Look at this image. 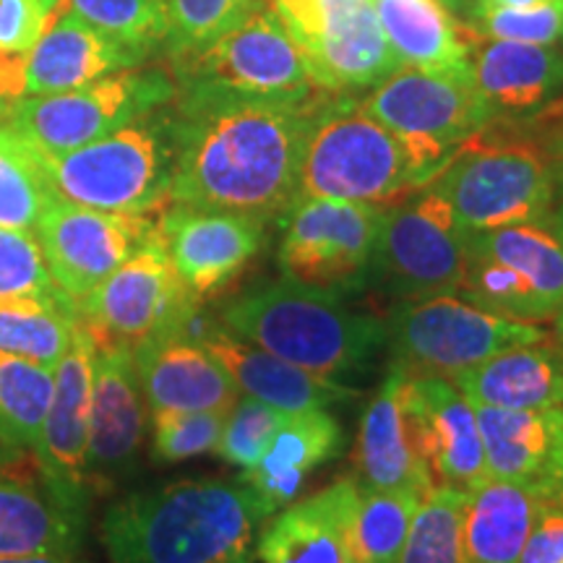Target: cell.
<instances>
[{
	"label": "cell",
	"mask_w": 563,
	"mask_h": 563,
	"mask_svg": "<svg viewBox=\"0 0 563 563\" xmlns=\"http://www.w3.org/2000/svg\"><path fill=\"white\" fill-rule=\"evenodd\" d=\"M321 95L306 102L175 97L170 203L279 220L298 199L302 150Z\"/></svg>",
	"instance_id": "obj_1"
},
{
	"label": "cell",
	"mask_w": 563,
	"mask_h": 563,
	"mask_svg": "<svg viewBox=\"0 0 563 563\" xmlns=\"http://www.w3.org/2000/svg\"><path fill=\"white\" fill-rule=\"evenodd\" d=\"M269 517L243 481L186 477L118 498L100 534L112 563H253Z\"/></svg>",
	"instance_id": "obj_2"
},
{
	"label": "cell",
	"mask_w": 563,
	"mask_h": 563,
	"mask_svg": "<svg viewBox=\"0 0 563 563\" xmlns=\"http://www.w3.org/2000/svg\"><path fill=\"white\" fill-rule=\"evenodd\" d=\"M217 321L282 361L344 384L368 371L386 344V321L352 308L347 295L287 277L232 295Z\"/></svg>",
	"instance_id": "obj_3"
},
{
	"label": "cell",
	"mask_w": 563,
	"mask_h": 563,
	"mask_svg": "<svg viewBox=\"0 0 563 563\" xmlns=\"http://www.w3.org/2000/svg\"><path fill=\"white\" fill-rule=\"evenodd\" d=\"M428 188L449 203L464 232L545 222L559 196L538 136L504 123L485 125L464 141Z\"/></svg>",
	"instance_id": "obj_4"
},
{
	"label": "cell",
	"mask_w": 563,
	"mask_h": 563,
	"mask_svg": "<svg viewBox=\"0 0 563 563\" xmlns=\"http://www.w3.org/2000/svg\"><path fill=\"white\" fill-rule=\"evenodd\" d=\"M37 159L53 194L63 201L115 214H154L170 207L173 110L165 104L79 150L37 154Z\"/></svg>",
	"instance_id": "obj_5"
},
{
	"label": "cell",
	"mask_w": 563,
	"mask_h": 563,
	"mask_svg": "<svg viewBox=\"0 0 563 563\" xmlns=\"http://www.w3.org/2000/svg\"><path fill=\"white\" fill-rule=\"evenodd\" d=\"M418 191L407 152L355 95H323L300 162L298 199L386 203Z\"/></svg>",
	"instance_id": "obj_6"
},
{
	"label": "cell",
	"mask_w": 563,
	"mask_h": 563,
	"mask_svg": "<svg viewBox=\"0 0 563 563\" xmlns=\"http://www.w3.org/2000/svg\"><path fill=\"white\" fill-rule=\"evenodd\" d=\"M371 118L402 141L415 188H426L464 141L490 125L470 70L399 68L363 100Z\"/></svg>",
	"instance_id": "obj_7"
},
{
	"label": "cell",
	"mask_w": 563,
	"mask_h": 563,
	"mask_svg": "<svg viewBox=\"0 0 563 563\" xmlns=\"http://www.w3.org/2000/svg\"><path fill=\"white\" fill-rule=\"evenodd\" d=\"M175 95L162 68H125L68 91L0 102V123L37 154H63L165 108Z\"/></svg>",
	"instance_id": "obj_8"
},
{
	"label": "cell",
	"mask_w": 563,
	"mask_h": 563,
	"mask_svg": "<svg viewBox=\"0 0 563 563\" xmlns=\"http://www.w3.org/2000/svg\"><path fill=\"white\" fill-rule=\"evenodd\" d=\"M456 298L519 323H548L563 311V245L545 222L467 232Z\"/></svg>",
	"instance_id": "obj_9"
},
{
	"label": "cell",
	"mask_w": 563,
	"mask_h": 563,
	"mask_svg": "<svg viewBox=\"0 0 563 563\" xmlns=\"http://www.w3.org/2000/svg\"><path fill=\"white\" fill-rule=\"evenodd\" d=\"M175 97L306 102L321 95L277 13L262 5L201 53L175 60Z\"/></svg>",
	"instance_id": "obj_10"
},
{
	"label": "cell",
	"mask_w": 563,
	"mask_h": 563,
	"mask_svg": "<svg viewBox=\"0 0 563 563\" xmlns=\"http://www.w3.org/2000/svg\"><path fill=\"white\" fill-rule=\"evenodd\" d=\"M467 232L431 188L405 203H386L368 285L394 302L456 295L462 285Z\"/></svg>",
	"instance_id": "obj_11"
},
{
	"label": "cell",
	"mask_w": 563,
	"mask_h": 563,
	"mask_svg": "<svg viewBox=\"0 0 563 563\" xmlns=\"http://www.w3.org/2000/svg\"><path fill=\"white\" fill-rule=\"evenodd\" d=\"M548 336L543 327L501 319L456 295L394 302L386 321L391 361L412 373L441 376L473 368L498 352L545 342Z\"/></svg>",
	"instance_id": "obj_12"
},
{
	"label": "cell",
	"mask_w": 563,
	"mask_h": 563,
	"mask_svg": "<svg viewBox=\"0 0 563 563\" xmlns=\"http://www.w3.org/2000/svg\"><path fill=\"white\" fill-rule=\"evenodd\" d=\"M285 30L327 95L376 89L399 63L378 24L373 0H272Z\"/></svg>",
	"instance_id": "obj_13"
},
{
	"label": "cell",
	"mask_w": 563,
	"mask_h": 563,
	"mask_svg": "<svg viewBox=\"0 0 563 563\" xmlns=\"http://www.w3.org/2000/svg\"><path fill=\"white\" fill-rule=\"evenodd\" d=\"M386 203L295 199L282 211L277 266L282 277L340 295L368 285Z\"/></svg>",
	"instance_id": "obj_14"
},
{
	"label": "cell",
	"mask_w": 563,
	"mask_h": 563,
	"mask_svg": "<svg viewBox=\"0 0 563 563\" xmlns=\"http://www.w3.org/2000/svg\"><path fill=\"white\" fill-rule=\"evenodd\" d=\"M201 302L183 287L159 230L79 302L81 323L97 342L136 344L183 329Z\"/></svg>",
	"instance_id": "obj_15"
},
{
	"label": "cell",
	"mask_w": 563,
	"mask_h": 563,
	"mask_svg": "<svg viewBox=\"0 0 563 563\" xmlns=\"http://www.w3.org/2000/svg\"><path fill=\"white\" fill-rule=\"evenodd\" d=\"M157 232L150 214H115L55 199L42 211L34 238L55 285L81 302Z\"/></svg>",
	"instance_id": "obj_16"
},
{
	"label": "cell",
	"mask_w": 563,
	"mask_h": 563,
	"mask_svg": "<svg viewBox=\"0 0 563 563\" xmlns=\"http://www.w3.org/2000/svg\"><path fill=\"white\" fill-rule=\"evenodd\" d=\"M266 224L262 217L170 203L162 209L157 230L183 287L203 302L241 277L262 253Z\"/></svg>",
	"instance_id": "obj_17"
},
{
	"label": "cell",
	"mask_w": 563,
	"mask_h": 563,
	"mask_svg": "<svg viewBox=\"0 0 563 563\" xmlns=\"http://www.w3.org/2000/svg\"><path fill=\"white\" fill-rule=\"evenodd\" d=\"M95 361L97 340L81 323L70 350L55 365L51 410H47L37 449H34V460L51 490L58 493L63 501L87 511L91 501L87 443Z\"/></svg>",
	"instance_id": "obj_18"
},
{
	"label": "cell",
	"mask_w": 563,
	"mask_h": 563,
	"mask_svg": "<svg viewBox=\"0 0 563 563\" xmlns=\"http://www.w3.org/2000/svg\"><path fill=\"white\" fill-rule=\"evenodd\" d=\"M405 412L412 443L431 470L433 485L473 490L488 477L475 407L452 378L407 371Z\"/></svg>",
	"instance_id": "obj_19"
},
{
	"label": "cell",
	"mask_w": 563,
	"mask_h": 563,
	"mask_svg": "<svg viewBox=\"0 0 563 563\" xmlns=\"http://www.w3.org/2000/svg\"><path fill=\"white\" fill-rule=\"evenodd\" d=\"M144 431L146 399L133 347L121 342H97L87 443L91 488L131 473L144 443Z\"/></svg>",
	"instance_id": "obj_20"
},
{
	"label": "cell",
	"mask_w": 563,
	"mask_h": 563,
	"mask_svg": "<svg viewBox=\"0 0 563 563\" xmlns=\"http://www.w3.org/2000/svg\"><path fill=\"white\" fill-rule=\"evenodd\" d=\"M470 79L490 112V123L532 125L563 102V53L553 45L481 40L473 34Z\"/></svg>",
	"instance_id": "obj_21"
},
{
	"label": "cell",
	"mask_w": 563,
	"mask_h": 563,
	"mask_svg": "<svg viewBox=\"0 0 563 563\" xmlns=\"http://www.w3.org/2000/svg\"><path fill=\"white\" fill-rule=\"evenodd\" d=\"M188 329L217 357V363L230 373L238 391L277 407L282 412L329 410V407L361 397L355 386L282 361L272 352L228 332L220 321H199V316H196L188 323Z\"/></svg>",
	"instance_id": "obj_22"
},
{
	"label": "cell",
	"mask_w": 563,
	"mask_h": 563,
	"mask_svg": "<svg viewBox=\"0 0 563 563\" xmlns=\"http://www.w3.org/2000/svg\"><path fill=\"white\" fill-rule=\"evenodd\" d=\"M133 357L150 412L230 410L241 397L230 373L188 327L136 344Z\"/></svg>",
	"instance_id": "obj_23"
},
{
	"label": "cell",
	"mask_w": 563,
	"mask_h": 563,
	"mask_svg": "<svg viewBox=\"0 0 563 563\" xmlns=\"http://www.w3.org/2000/svg\"><path fill=\"white\" fill-rule=\"evenodd\" d=\"M357 483L340 477L327 488L269 517L258 532L264 563H363L355 543Z\"/></svg>",
	"instance_id": "obj_24"
},
{
	"label": "cell",
	"mask_w": 563,
	"mask_h": 563,
	"mask_svg": "<svg viewBox=\"0 0 563 563\" xmlns=\"http://www.w3.org/2000/svg\"><path fill=\"white\" fill-rule=\"evenodd\" d=\"M485 473L555 498L563 473V407L553 410H496L475 407Z\"/></svg>",
	"instance_id": "obj_25"
},
{
	"label": "cell",
	"mask_w": 563,
	"mask_h": 563,
	"mask_svg": "<svg viewBox=\"0 0 563 563\" xmlns=\"http://www.w3.org/2000/svg\"><path fill=\"white\" fill-rule=\"evenodd\" d=\"M89 511L63 501L34 467L0 462V555H79Z\"/></svg>",
	"instance_id": "obj_26"
},
{
	"label": "cell",
	"mask_w": 563,
	"mask_h": 563,
	"mask_svg": "<svg viewBox=\"0 0 563 563\" xmlns=\"http://www.w3.org/2000/svg\"><path fill=\"white\" fill-rule=\"evenodd\" d=\"M146 58V53L89 26L60 0L45 34L26 58L24 97L84 87L118 70L144 66Z\"/></svg>",
	"instance_id": "obj_27"
},
{
	"label": "cell",
	"mask_w": 563,
	"mask_h": 563,
	"mask_svg": "<svg viewBox=\"0 0 563 563\" xmlns=\"http://www.w3.org/2000/svg\"><path fill=\"white\" fill-rule=\"evenodd\" d=\"M407 368L391 363L361 420L355 446V475L361 490H433V477L412 443L405 412Z\"/></svg>",
	"instance_id": "obj_28"
},
{
	"label": "cell",
	"mask_w": 563,
	"mask_h": 563,
	"mask_svg": "<svg viewBox=\"0 0 563 563\" xmlns=\"http://www.w3.org/2000/svg\"><path fill=\"white\" fill-rule=\"evenodd\" d=\"M344 449V428L329 410L290 412L274 433L256 467L241 481L262 498L266 511L290 506L316 470L336 460Z\"/></svg>",
	"instance_id": "obj_29"
},
{
	"label": "cell",
	"mask_w": 563,
	"mask_h": 563,
	"mask_svg": "<svg viewBox=\"0 0 563 563\" xmlns=\"http://www.w3.org/2000/svg\"><path fill=\"white\" fill-rule=\"evenodd\" d=\"M473 407L496 410H553L563 407V350L551 336L522 344L473 368L449 376Z\"/></svg>",
	"instance_id": "obj_30"
},
{
	"label": "cell",
	"mask_w": 563,
	"mask_h": 563,
	"mask_svg": "<svg viewBox=\"0 0 563 563\" xmlns=\"http://www.w3.org/2000/svg\"><path fill=\"white\" fill-rule=\"evenodd\" d=\"M540 501L538 490L493 477L464 490V563H519Z\"/></svg>",
	"instance_id": "obj_31"
},
{
	"label": "cell",
	"mask_w": 563,
	"mask_h": 563,
	"mask_svg": "<svg viewBox=\"0 0 563 563\" xmlns=\"http://www.w3.org/2000/svg\"><path fill=\"white\" fill-rule=\"evenodd\" d=\"M399 68L470 70V34L435 0H373Z\"/></svg>",
	"instance_id": "obj_32"
},
{
	"label": "cell",
	"mask_w": 563,
	"mask_h": 563,
	"mask_svg": "<svg viewBox=\"0 0 563 563\" xmlns=\"http://www.w3.org/2000/svg\"><path fill=\"white\" fill-rule=\"evenodd\" d=\"M81 327L79 302L68 295L0 300V352L53 368Z\"/></svg>",
	"instance_id": "obj_33"
},
{
	"label": "cell",
	"mask_w": 563,
	"mask_h": 563,
	"mask_svg": "<svg viewBox=\"0 0 563 563\" xmlns=\"http://www.w3.org/2000/svg\"><path fill=\"white\" fill-rule=\"evenodd\" d=\"M55 371L0 352V449L24 454L37 449L51 410Z\"/></svg>",
	"instance_id": "obj_34"
},
{
	"label": "cell",
	"mask_w": 563,
	"mask_h": 563,
	"mask_svg": "<svg viewBox=\"0 0 563 563\" xmlns=\"http://www.w3.org/2000/svg\"><path fill=\"white\" fill-rule=\"evenodd\" d=\"M428 493L415 488L361 490L355 506V543L363 563H399L420 504Z\"/></svg>",
	"instance_id": "obj_35"
},
{
	"label": "cell",
	"mask_w": 563,
	"mask_h": 563,
	"mask_svg": "<svg viewBox=\"0 0 563 563\" xmlns=\"http://www.w3.org/2000/svg\"><path fill=\"white\" fill-rule=\"evenodd\" d=\"M53 199L37 154L0 123V228L34 232Z\"/></svg>",
	"instance_id": "obj_36"
},
{
	"label": "cell",
	"mask_w": 563,
	"mask_h": 563,
	"mask_svg": "<svg viewBox=\"0 0 563 563\" xmlns=\"http://www.w3.org/2000/svg\"><path fill=\"white\" fill-rule=\"evenodd\" d=\"M70 11L108 37L152 55L167 42V0H63Z\"/></svg>",
	"instance_id": "obj_37"
},
{
	"label": "cell",
	"mask_w": 563,
	"mask_h": 563,
	"mask_svg": "<svg viewBox=\"0 0 563 563\" xmlns=\"http://www.w3.org/2000/svg\"><path fill=\"white\" fill-rule=\"evenodd\" d=\"M262 5L264 0H167L170 32L165 45L173 63L201 53Z\"/></svg>",
	"instance_id": "obj_38"
},
{
	"label": "cell",
	"mask_w": 563,
	"mask_h": 563,
	"mask_svg": "<svg viewBox=\"0 0 563 563\" xmlns=\"http://www.w3.org/2000/svg\"><path fill=\"white\" fill-rule=\"evenodd\" d=\"M464 490L439 485L420 504L399 563H464L462 553Z\"/></svg>",
	"instance_id": "obj_39"
},
{
	"label": "cell",
	"mask_w": 563,
	"mask_h": 563,
	"mask_svg": "<svg viewBox=\"0 0 563 563\" xmlns=\"http://www.w3.org/2000/svg\"><path fill=\"white\" fill-rule=\"evenodd\" d=\"M287 415L290 412H282L277 407L258 402V399L241 394L238 402L230 407L228 418H224L220 443H217V454H220L228 464L241 467L243 473L245 470L256 467Z\"/></svg>",
	"instance_id": "obj_40"
},
{
	"label": "cell",
	"mask_w": 563,
	"mask_h": 563,
	"mask_svg": "<svg viewBox=\"0 0 563 563\" xmlns=\"http://www.w3.org/2000/svg\"><path fill=\"white\" fill-rule=\"evenodd\" d=\"M230 410L199 412H150L152 415V456L175 464L217 452L224 418Z\"/></svg>",
	"instance_id": "obj_41"
},
{
	"label": "cell",
	"mask_w": 563,
	"mask_h": 563,
	"mask_svg": "<svg viewBox=\"0 0 563 563\" xmlns=\"http://www.w3.org/2000/svg\"><path fill=\"white\" fill-rule=\"evenodd\" d=\"M464 26L481 40L555 45L563 37V0H545L532 9H473Z\"/></svg>",
	"instance_id": "obj_42"
},
{
	"label": "cell",
	"mask_w": 563,
	"mask_h": 563,
	"mask_svg": "<svg viewBox=\"0 0 563 563\" xmlns=\"http://www.w3.org/2000/svg\"><path fill=\"white\" fill-rule=\"evenodd\" d=\"M66 295L55 285L34 232L0 228V300Z\"/></svg>",
	"instance_id": "obj_43"
},
{
	"label": "cell",
	"mask_w": 563,
	"mask_h": 563,
	"mask_svg": "<svg viewBox=\"0 0 563 563\" xmlns=\"http://www.w3.org/2000/svg\"><path fill=\"white\" fill-rule=\"evenodd\" d=\"M55 9L51 0H0V58L26 63Z\"/></svg>",
	"instance_id": "obj_44"
},
{
	"label": "cell",
	"mask_w": 563,
	"mask_h": 563,
	"mask_svg": "<svg viewBox=\"0 0 563 563\" xmlns=\"http://www.w3.org/2000/svg\"><path fill=\"white\" fill-rule=\"evenodd\" d=\"M519 563H563V501L543 498Z\"/></svg>",
	"instance_id": "obj_45"
},
{
	"label": "cell",
	"mask_w": 563,
	"mask_h": 563,
	"mask_svg": "<svg viewBox=\"0 0 563 563\" xmlns=\"http://www.w3.org/2000/svg\"><path fill=\"white\" fill-rule=\"evenodd\" d=\"M525 129H530L543 144L548 162H551L555 188L563 194V102L553 104L543 118H538L532 125H525Z\"/></svg>",
	"instance_id": "obj_46"
},
{
	"label": "cell",
	"mask_w": 563,
	"mask_h": 563,
	"mask_svg": "<svg viewBox=\"0 0 563 563\" xmlns=\"http://www.w3.org/2000/svg\"><path fill=\"white\" fill-rule=\"evenodd\" d=\"M0 563H87L76 555H0Z\"/></svg>",
	"instance_id": "obj_47"
},
{
	"label": "cell",
	"mask_w": 563,
	"mask_h": 563,
	"mask_svg": "<svg viewBox=\"0 0 563 563\" xmlns=\"http://www.w3.org/2000/svg\"><path fill=\"white\" fill-rule=\"evenodd\" d=\"M540 3H545V0H475L473 9H498V5H504V9H532Z\"/></svg>",
	"instance_id": "obj_48"
},
{
	"label": "cell",
	"mask_w": 563,
	"mask_h": 563,
	"mask_svg": "<svg viewBox=\"0 0 563 563\" xmlns=\"http://www.w3.org/2000/svg\"><path fill=\"white\" fill-rule=\"evenodd\" d=\"M545 224L551 228L553 235L559 238V243L563 245V194L555 196V203H553V209L548 211Z\"/></svg>",
	"instance_id": "obj_49"
},
{
	"label": "cell",
	"mask_w": 563,
	"mask_h": 563,
	"mask_svg": "<svg viewBox=\"0 0 563 563\" xmlns=\"http://www.w3.org/2000/svg\"><path fill=\"white\" fill-rule=\"evenodd\" d=\"M551 340L563 350V311L553 319V334H551Z\"/></svg>",
	"instance_id": "obj_50"
},
{
	"label": "cell",
	"mask_w": 563,
	"mask_h": 563,
	"mask_svg": "<svg viewBox=\"0 0 563 563\" xmlns=\"http://www.w3.org/2000/svg\"><path fill=\"white\" fill-rule=\"evenodd\" d=\"M435 3L439 5H443V9L446 11H462L464 9V0H435Z\"/></svg>",
	"instance_id": "obj_51"
},
{
	"label": "cell",
	"mask_w": 563,
	"mask_h": 563,
	"mask_svg": "<svg viewBox=\"0 0 563 563\" xmlns=\"http://www.w3.org/2000/svg\"><path fill=\"white\" fill-rule=\"evenodd\" d=\"M555 498H561V501H563V473H561V488H559V496H555Z\"/></svg>",
	"instance_id": "obj_52"
},
{
	"label": "cell",
	"mask_w": 563,
	"mask_h": 563,
	"mask_svg": "<svg viewBox=\"0 0 563 563\" xmlns=\"http://www.w3.org/2000/svg\"><path fill=\"white\" fill-rule=\"evenodd\" d=\"M51 3H53V5H58V3H60V0H51Z\"/></svg>",
	"instance_id": "obj_53"
},
{
	"label": "cell",
	"mask_w": 563,
	"mask_h": 563,
	"mask_svg": "<svg viewBox=\"0 0 563 563\" xmlns=\"http://www.w3.org/2000/svg\"><path fill=\"white\" fill-rule=\"evenodd\" d=\"M264 3H272V0H264Z\"/></svg>",
	"instance_id": "obj_54"
}]
</instances>
